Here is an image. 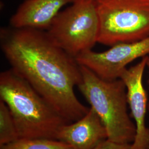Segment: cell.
Here are the masks:
<instances>
[{
  "instance_id": "6da1fadb",
  "label": "cell",
  "mask_w": 149,
  "mask_h": 149,
  "mask_svg": "<svg viewBox=\"0 0 149 149\" xmlns=\"http://www.w3.org/2000/svg\"><path fill=\"white\" fill-rule=\"evenodd\" d=\"M0 44L11 68L68 122L79 120L89 111L74 93V87L82 81L80 64L46 31L2 28Z\"/></svg>"
},
{
  "instance_id": "7a4b0ae2",
  "label": "cell",
  "mask_w": 149,
  "mask_h": 149,
  "mask_svg": "<svg viewBox=\"0 0 149 149\" xmlns=\"http://www.w3.org/2000/svg\"><path fill=\"white\" fill-rule=\"evenodd\" d=\"M0 100L9 108L19 139L58 140L69 123L12 68L0 74Z\"/></svg>"
},
{
  "instance_id": "3957f363",
  "label": "cell",
  "mask_w": 149,
  "mask_h": 149,
  "mask_svg": "<svg viewBox=\"0 0 149 149\" xmlns=\"http://www.w3.org/2000/svg\"><path fill=\"white\" fill-rule=\"evenodd\" d=\"M81 66V65H80ZM82 81L78 87L97 113L106 129L107 139L120 144H132L136 127L128 111L127 88L120 79L103 80L81 66Z\"/></svg>"
},
{
  "instance_id": "277c9868",
  "label": "cell",
  "mask_w": 149,
  "mask_h": 149,
  "mask_svg": "<svg viewBox=\"0 0 149 149\" xmlns=\"http://www.w3.org/2000/svg\"><path fill=\"white\" fill-rule=\"evenodd\" d=\"M98 43L112 47L149 37V0H95Z\"/></svg>"
},
{
  "instance_id": "5b68a950",
  "label": "cell",
  "mask_w": 149,
  "mask_h": 149,
  "mask_svg": "<svg viewBox=\"0 0 149 149\" xmlns=\"http://www.w3.org/2000/svg\"><path fill=\"white\" fill-rule=\"evenodd\" d=\"M99 18L95 0H74L46 31L54 43L76 58L98 43Z\"/></svg>"
},
{
  "instance_id": "8992f818",
  "label": "cell",
  "mask_w": 149,
  "mask_h": 149,
  "mask_svg": "<svg viewBox=\"0 0 149 149\" xmlns=\"http://www.w3.org/2000/svg\"><path fill=\"white\" fill-rule=\"evenodd\" d=\"M149 55L148 37L138 42L118 43L101 53L88 50L75 58L80 65L90 70L102 79L113 81L120 79L129 63Z\"/></svg>"
},
{
  "instance_id": "52a82bcc",
  "label": "cell",
  "mask_w": 149,
  "mask_h": 149,
  "mask_svg": "<svg viewBox=\"0 0 149 149\" xmlns=\"http://www.w3.org/2000/svg\"><path fill=\"white\" fill-rule=\"evenodd\" d=\"M147 57L142 58L136 65L124 70L120 77L127 88L128 105L136 127V135L132 143V149H149V128L145 122L148 97L143 84Z\"/></svg>"
},
{
  "instance_id": "ba28073f",
  "label": "cell",
  "mask_w": 149,
  "mask_h": 149,
  "mask_svg": "<svg viewBox=\"0 0 149 149\" xmlns=\"http://www.w3.org/2000/svg\"><path fill=\"white\" fill-rule=\"evenodd\" d=\"M107 138L106 129L91 107L84 117L65 124L58 134V140L69 144L73 149H93Z\"/></svg>"
},
{
  "instance_id": "9c48e42d",
  "label": "cell",
  "mask_w": 149,
  "mask_h": 149,
  "mask_svg": "<svg viewBox=\"0 0 149 149\" xmlns=\"http://www.w3.org/2000/svg\"><path fill=\"white\" fill-rule=\"evenodd\" d=\"M74 0H24L10 20L11 27L47 31L64 6Z\"/></svg>"
},
{
  "instance_id": "30bf717a",
  "label": "cell",
  "mask_w": 149,
  "mask_h": 149,
  "mask_svg": "<svg viewBox=\"0 0 149 149\" xmlns=\"http://www.w3.org/2000/svg\"><path fill=\"white\" fill-rule=\"evenodd\" d=\"M0 149H73L65 142L48 139H19Z\"/></svg>"
},
{
  "instance_id": "8fae6325",
  "label": "cell",
  "mask_w": 149,
  "mask_h": 149,
  "mask_svg": "<svg viewBox=\"0 0 149 149\" xmlns=\"http://www.w3.org/2000/svg\"><path fill=\"white\" fill-rule=\"evenodd\" d=\"M19 139L16 124L9 108L0 100V147Z\"/></svg>"
},
{
  "instance_id": "7c38bea8",
  "label": "cell",
  "mask_w": 149,
  "mask_h": 149,
  "mask_svg": "<svg viewBox=\"0 0 149 149\" xmlns=\"http://www.w3.org/2000/svg\"><path fill=\"white\" fill-rule=\"evenodd\" d=\"M93 149H132V144H120L106 139Z\"/></svg>"
},
{
  "instance_id": "4fadbf2b",
  "label": "cell",
  "mask_w": 149,
  "mask_h": 149,
  "mask_svg": "<svg viewBox=\"0 0 149 149\" xmlns=\"http://www.w3.org/2000/svg\"><path fill=\"white\" fill-rule=\"evenodd\" d=\"M146 66L149 68V56H148V57H147V61H146ZM148 84H149V80L148 81ZM148 111H149V103H148Z\"/></svg>"
},
{
  "instance_id": "5bb4252c",
  "label": "cell",
  "mask_w": 149,
  "mask_h": 149,
  "mask_svg": "<svg viewBox=\"0 0 149 149\" xmlns=\"http://www.w3.org/2000/svg\"></svg>"
}]
</instances>
